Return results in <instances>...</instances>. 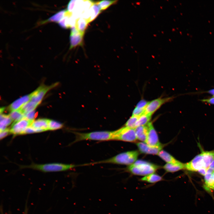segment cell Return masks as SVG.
Here are the masks:
<instances>
[{
    "label": "cell",
    "instance_id": "cell-18",
    "mask_svg": "<svg viewBox=\"0 0 214 214\" xmlns=\"http://www.w3.org/2000/svg\"><path fill=\"white\" fill-rule=\"evenodd\" d=\"M158 155L164 161L169 163L177 164L180 162L177 160L169 153L163 150L160 151Z\"/></svg>",
    "mask_w": 214,
    "mask_h": 214
},
{
    "label": "cell",
    "instance_id": "cell-23",
    "mask_svg": "<svg viewBox=\"0 0 214 214\" xmlns=\"http://www.w3.org/2000/svg\"><path fill=\"white\" fill-rule=\"evenodd\" d=\"M66 11L63 10L59 11L48 18L46 22H59L65 16Z\"/></svg>",
    "mask_w": 214,
    "mask_h": 214
},
{
    "label": "cell",
    "instance_id": "cell-6",
    "mask_svg": "<svg viewBox=\"0 0 214 214\" xmlns=\"http://www.w3.org/2000/svg\"><path fill=\"white\" fill-rule=\"evenodd\" d=\"M137 139L134 128L125 126L114 131L113 140L134 142Z\"/></svg>",
    "mask_w": 214,
    "mask_h": 214
},
{
    "label": "cell",
    "instance_id": "cell-32",
    "mask_svg": "<svg viewBox=\"0 0 214 214\" xmlns=\"http://www.w3.org/2000/svg\"><path fill=\"white\" fill-rule=\"evenodd\" d=\"M144 110L145 109L135 107L133 111L132 116L139 117L144 114Z\"/></svg>",
    "mask_w": 214,
    "mask_h": 214
},
{
    "label": "cell",
    "instance_id": "cell-25",
    "mask_svg": "<svg viewBox=\"0 0 214 214\" xmlns=\"http://www.w3.org/2000/svg\"><path fill=\"white\" fill-rule=\"evenodd\" d=\"M38 105L36 103L30 100L19 109L24 115L27 113L34 110Z\"/></svg>",
    "mask_w": 214,
    "mask_h": 214
},
{
    "label": "cell",
    "instance_id": "cell-33",
    "mask_svg": "<svg viewBox=\"0 0 214 214\" xmlns=\"http://www.w3.org/2000/svg\"><path fill=\"white\" fill-rule=\"evenodd\" d=\"M36 117V113L34 110L24 114V118L30 121H34Z\"/></svg>",
    "mask_w": 214,
    "mask_h": 214
},
{
    "label": "cell",
    "instance_id": "cell-17",
    "mask_svg": "<svg viewBox=\"0 0 214 214\" xmlns=\"http://www.w3.org/2000/svg\"><path fill=\"white\" fill-rule=\"evenodd\" d=\"M88 23V21L87 19L81 17L77 19L75 27L79 32L84 34Z\"/></svg>",
    "mask_w": 214,
    "mask_h": 214
},
{
    "label": "cell",
    "instance_id": "cell-15",
    "mask_svg": "<svg viewBox=\"0 0 214 214\" xmlns=\"http://www.w3.org/2000/svg\"><path fill=\"white\" fill-rule=\"evenodd\" d=\"M137 139L145 142L147 136L148 128L147 126H140L134 128Z\"/></svg>",
    "mask_w": 214,
    "mask_h": 214
},
{
    "label": "cell",
    "instance_id": "cell-7",
    "mask_svg": "<svg viewBox=\"0 0 214 214\" xmlns=\"http://www.w3.org/2000/svg\"><path fill=\"white\" fill-rule=\"evenodd\" d=\"M171 97L159 98L149 102L144 110V114L152 115L162 105L173 99Z\"/></svg>",
    "mask_w": 214,
    "mask_h": 214
},
{
    "label": "cell",
    "instance_id": "cell-36",
    "mask_svg": "<svg viewBox=\"0 0 214 214\" xmlns=\"http://www.w3.org/2000/svg\"><path fill=\"white\" fill-rule=\"evenodd\" d=\"M201 101L209 104L214 105V96H213L207 98L202 99Z\"/></svg>",
    "mask_w": 214,
    "mask_h": 214
},
{
    "label": "cell",
    "instance_id": "cell-2",
    "mask_svg": "<svg viewBox=\"0 0 214 214\" xmlns=\"http://www.w3.org/2000/svg\"><path fill=\"white\" fill-rule=\"evenodd\" d=\"M75 136L74 143L84 140L107 141L113 140L114 131H95L89 133L74 132Z\"/></svg>",
    "mask_w": 214,
    "mask_h": 214
},
{
    "label": "cell",
    "instance_id": "cell-12",
    "mask_svg": "<svg viewBox=\"0 0 214 214\" xmlns=\"http://www.w3.org/2000/svg\"><path fill=\"white\" fill-rule=\"evenodd\" d=\"M136 145L141 152L148 154L158 155L163 148L162 145L158 147H152L143 142L138 143Z\"/></svg>",
    "mask_w": 214,
    "mask_h": 214
},
{
    "label": "cell",
    "instance_id": "cell-29",
    "mask_svg": "<svg viewBox=\"0 0 214 214\" xmlns=\"http://www.w3.org/2000/svg\"><path fill=\"white\" fill-rule=\"evenodd\" d=\"M139 117L132 116L127 121L125 126L132 128H135L136 123Z\"/></svg>",
    "mask_w": 214,
    "mask_h": 214
},
{
    "label": "cell",
    "instance_id": "cell-9",
    "mask_svg": "<svg viewBox=\"0 0 214 214\" xmlns=\"http://www.w3.org/2000/svg\"><path fill=\"white\" fill-rule=\"evenodd\" d=\"M57 84V83H55L50 86H40L31 93L32 96L30 101L38 105L41 102L46 93Z\"/></svg>",
    "mask_w": 214,
    "mask_h": 214
},
{
    "label": "cell",
    "instance_id": "cell-20",
    "mask_svg": "<svg viewBox=\"0 0 214 214\" xmlns=\"http://www.w3.org/2000/svg\"><path fill=\"white\" fill-rule=\"evenodd\" d=\"M163 180L161 176L154 173L144 176L140 179L142 181L151 183H155Z\"/></svg>",
    "mask_w": 214,
    "mask_h": 214
},
{
    "label": "cell",
    "instance_id": "cell-3",
    "mask_svg": "<svg viewBox=\"0 0 214 214\" xmlns=\"http://www.w3.org/2000/svg\"><path fill=\"white\" fill-rule=\"evenodd\" d=\"M139 153L137 151H132L122 152L109 158L86 164L109 163L115 164L131 165L137 160Z\"/></svg>",
    "mask_w": 214,
    "mask_h": 214
},
{
    "label": "cell",
    "instance_id": "cell-38",
    "mask_svg": "<svg viewBox=\"0 0 214 214\" xmlns=\"http://www.w3.org/2000/svg\"><path fill=\"white\" fill-rule=\"evenodd\" d=\"M206 92L214 96V88L209 90L207 91Z\"/></svg>",
    "mask_w": 214,
    "mask_h": 214
},
{
    "label": "cell",
    "instance_id": "cell-40",
    "mask_svg": "<svg viewBox=\"0 0 214 214\" xmlns=\"http://www.w3.org/2000/svg\"><path fill=\"white\" fill-rule=\"evenodd\" d=\"M4 108L2 107L0 109V114H1V113L3 112V111H4Z\"/></svg>",
    "mask_w": 214,
    "mask_h": 214
},
{
    "label": "cell",
    "instance_id": "cell-27",
    "mask_svg": "<svg viewBox=\"0 0 214 214\" xmlns=\"http://www.w3.org/2000/svg\"><path fill=\"white\" fill-rule=\"evenodd\" d=\"M117 0H103L96 2L101 10H106L112 4L116 3Z\"/></svg>",
    "mask_w": 214,
    "mask_h": 214
},
{
    "label": "cell",
    "instance_id": "cell-4",
    "mask_svg": "<svg viewBox=\"0 0 214 214\" xmlns=\"http://www.w3.org/2000/svg\"><path fill=\"white\" fill-rule=\"evenodd\" d=\"M157 165L142 160L136 161L129 166L128 170L135 175L145 176L154 173L158 169Z\"/></svg>",
    "mask_w": 214,
    "mask_h": 214
},
{
    "label": "cell",
    "instance_id": "cell-26",
    "mask_svg": "<svg viewBox=\"0 0 214 214\" xmlns=\"http://www.w3.org/2000/svg\"><path fill=\"white\" fill-rule=\"evenodd\" d=\"M9 115L14 122H15L22 119L24 117V114L20 109L11 111Z\"/></svg>",
    "mask_w": 214,
    "mask_h": 214
},
{
    "label": "cell",
    "instance_id": "cell-24",
    "mask_svg": "<svg viewBox=\"0 0 214 214\" xmlns=\"http://www.w3.org/2000/svg\"><path fill=\"white\" fill-rule=\"evenodd\" d=\"M152 115L144 114L139 116L136 123V127L145 125L150 122Z\"/></svg>",
    "mask_w": 214,
    "mask_h": 214
},
{
    "label": "cell",
    "instance_id": "cell-22",
    "mask_svg": "<svg viewBox=\"0 0 214 214\" xmlns=\"http://www.w3.org/2000/svg\"><path fill=\"white\" fill-rule=\"evenodd\" d=\"M101 10L96 2L94 3L89 10L90 17L88 20L89 23L95 19L100 13Z\"/></svg>",
    "mask_w": 214,
    "mask_h": 214
},
{
    "label": "cell",
    "instance_id": "cell-28",
    "mask_svg": "<svg viewBox=\"0 0 214 214\" xmlns=\"http://www.w3.org/2000/svg\"><path fill=\"white\" fill-rule=\"evenodd\" d=\"M63 127V124L58 122L49 119L48 130H54L60 129Z\"/></svg>",
    "mask_w": 214,
    "mask_h": 214
},
{
    "label": "cell",
    "instance_id": "cell-35",
    "mask_svg": "<svg viewBox=\"0 0 214 214\" xmlns=\"http://www.w3.org/2000/svg\"><path fill=\"white\" fill-rule=\"evenodd\" d=\"M10 133V129L7 128L6 130L0 132V139L1 140Z\"/></svg>",
    "mask_w": 214,
    "mask_h": 214
},
{
    "label": "cell",
    "instance_id": "cell-31",
    "mask_svg": "<svg viewBox=\"0 0 214 214\" xmlns=\"http://www.w3.org/2000/svg\"><path fill=\"white\" fill-rule=\"evenodd\" d=\"M76 1L77 0H71L69 2L67 5V10L68 12L70 13H72L74 10Z\"/></svg>",
    "mask_w": 214,
    "mask_h": 214
},
{
    "label": "cell",
    "instance_id": "cell-37",
    "mask_svg": "<svg viewBox=\"0 0 214 214\" xmlns=\"http://www.w3.org/2000/svg\"><path fill=\"white\" fill-rule=\"evenodd\" d=\"M67 18V16L65 15L64 17L59 22V26L63 29H68L66 25Z\"/></svg>",
    "mask_w": 214,
    "mask_h": 214
},
{
    "label": "cell",
    "instance_id": "cell-13",
    "mask_svg": "<svg viewBox=\"0 0 214 214\" xmlns=\"http://www.w3.org/2000/svg\"><path fill=\"white\" fill-rule=\"evenodd\" d=\"M31 96V93L17 99L9 106L10 111L11 112L19 109L30 100Z\"/></svg>",
    "mask_w": 214,
    "mask_h": 214
},
{
    "label": "cell",
    "instance_id": "cell-39",
    "mask_svg": "<svg viewBox=\"0 0 214 214\" xmlns=\"http://www.w3.org/2000/svg\"><path fill=\"white\" fill-rule=\"evenodd\" d=\"M209 168L213 170H214V160L210 164Z\"/></svg>",
    "mask_w": 214,
    "mask_h": 214
},
{
    "label": "cell",
    "instance_id": "cell-30",
    "mask_svg": "<svg viewBox=\"0 0 214 214\" xmlns=\"http://www.w3.org/2000/svg\"><path fill=\"white\" fill-rule=\"evenodd\" d=\"M43 131H45L43 130L35 129L30 126L26 129L23 134L40 133Z\"/></svg>",
    "mask_w": 214,
    "mask_h": 214
},
{
    "label": "cell",
    "instance_id": "cell-34",
    "mask_svg": "<svg viewBox=\"0 0 214 214\" xmlns=\"http://www.w3.org/2000/svg\"><path fill=\"white\" fill-rule=\"evenodd\" d=\"M149 101H147L144 100H141L138 103L136 107L140 108L145 109Z\"/></svg>",
    "mask_w": 214,
    "mask_h": 214
},
{
    "label": "cell",
    "instance_id": "cell-16",
    "mask_svg": "<svg viewBox=\"0 0 214 214\" xmlns=\"http://www.w3.org/2000/svg\"><path fill=\"white\" fill-rule=\"evenodd\" d=\"M49 119H40L34 120L31 126L37 129H41L44 131L48 130Z\"/></svg>",
    "mask_w": 214,
    "mask_h": 214
},
{
    "label": "cell",
    "instance_id": "cell-10",
    "mask_svg": "<svg viewBox=\"0 0 214 214\" xmlns=\"http://www.w3.org/2000/svg\"><path fill=\"white\" fill-rule=\"evenodd\" d=\"M148 132L145 142L152 147H158L161 146L158 135L152 122H149L147 125Z\"/></svg>",
    "mask_w": 214,
    "mask_h": 214
},
{
    "label": "cell",
    "instance_id": "cell-8",
    "mask_svg": "<svg viewBox=\"0 0 214 214\" xmlns=\"http://www.w3.org/2000/svg\"><path fill=\"white\" fill-rule=\"evenodd\" d=\"M33 122L24 118L18 121L14 122L10 129V133L15 135H23L26 129L30 126Z\"/></svg>",
    "mask_w": 214,
    "mask_h": 214
},
{
    "label": "cell",
    "instance_id": "cell-21",
    "mask_svg": "<svg viewBox=\"0 0 214 214\" xmlns=\"http://www.w3.org/2000/svg\"><path fill=\"white\" fill-rule=\"evenodd\" d=\"M12 121L9 115L0 114V132L7 129V127L10 125Z\"/></svg>",
    "mask_w": 214,
    "mask_h": 214
},
{
    "label": "cell",
    "instance_id": "cell-1",
    "mask_svg": "<svg viewBox=\"0 0 214 214\" xmlns=\"http://www.w3.org/2000/svg\"><path fill=\"white\" fill-rule=\"evenodd\" d=\"M214 160V150L203 151L196 156L190 162L185 164V168L194 171L207 172L210 164Z\"/></svg>",
    "mask_w": 214,
    "mask_h": 214
},
{
    "label": "cell",
    "instance_id": "cell-14",
    "mask_svg": "<svg viewBox=\"0 0 214 214\" xmlns=\"http://www.w3.org/2000/svg\"><path fill=\"white\" fill-rule=\"evenodd\" d=\"M204 180L205 188L207 190H214V170L208 168Z\"/></svg>",
    "mask_w": 214,
    "mask_h": 214
},
{
    "label": "cell",
    "instance_id": "cell-19",
    "mask_svg": "<svg viewBox=\"0 0 214 214\" xmlns=\"http://www.w3.org/2000/svg\"><path fill=\"white\" fill-rule=\"evenodd\" d=\"M163 168L167 172H173L185 168V164L181 162L177 164L167 163L163 166Z\"/></svg>",
    "mask_w": 214,
    "mask_h": 214
},
{
    "label": "cell",
    "instance_id": "cell-5",
    "mask_svg": "<svg viewBox=\"0 0 214 214\" xmlns=\"http://www.w3.org/2000/svg\"><path fill=\"white\" fill-rule=\"evenodd\" d=\"M74 164L54 163L42 164H32L22 166V168H31L44 172L60 171L68 170L75 167Z\"/></svg>",
    "mask_w": 214,
    "mask_h": 214
},
{
    "label": "cell",
    "instance_id": "cell-11",
    "mask_svg": "<svg viewBox=\"0 0 214 214\" xmlns=\"http://www.w3.org/2000/svg\"><path fill=\"white\" fill-rule=\"evenodd\" d=\"M83 34L79 32L75 26L71 27L70 37V49L81 45L83 40Z\"/></svg>",
    "mask_w": 214,
    "mask_h": 214
}]
</instances>
